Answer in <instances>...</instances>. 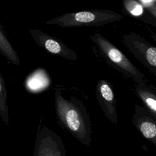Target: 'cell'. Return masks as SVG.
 Wrapping results in <instances>:
<instances>
[{"label": "cell", "instance_id": "obj_1", "mask_svg": "<svg viewBox=\"0 0 156 156\" xmlns=\"http://www.w3.org/2000/svg\"><path fill=\"white\" fill-rule=\"evenodd\" d=\"M55 108L60 125L85 146L91 142V122L83 102L76 97L64 98L59 90L55 91Z\"/></svg>", "mask_w": 156, "mask_h": 156}, {"label": "cell", "instance_id": "obj_2", "mask_svg": "<svg viewBox=\"0 0 156 156\" xmlns=\"http://www.w3.org/2000/svg\"><path fill=\"white\" fill-rule=\"evenodd\" d=\"M90 40L96 46L104 60L113 68L124 76L133 80L135 83L144 81V74L107 38L96 31L90 35Z\"/></svg>", "mask_w": 156, "mask_h": 156}, {"label": "cell", "instance_id": "obj_3", "mask_svg": "<svg viewBox=\"0 0 156 156\" xmlns=\"http://www.w3.org/2000/svg\"><path fill=\"white\" fill-rule=\"evenodd\" d=\"M122 18V15L112 10L91 9L65 13L43 23L46 24H56L62 27L99 26Z\"/></svg>", "mask_w": 156, "mask_h": 156}, {"label": "cell", "instance_id": "obj_4", "mask_svg": "<svg viewBox=\"0 0 156 156\" xmlns=\"http://www.w3.org/2000/svg\"><path fill=\"white\" fill-rule=\"evenodd\" d=\"M122 41L127 49L151 72L156 75V47L141 35L134 32L122 34Z\"/></svg>", "mask_w": 156, "mask_h": 156}, {"label": "cell", "instance_id": "obj_5", "mask_svg": "<svg viewBox=\"0 0 156 156\" xmlns=\"http://www.w3.org/2000/svg\"><path fill=\"white\" fill-rule=\"evenodd\" d=\"M33 156H66L61 137L46 126L39 128Z\"/></svg>", "mask_w": 156, "mask_h": 156}, {"label": "cell", "instance_id": "obj_6", "mask_svg": "<svg viewBox=\"0 0 156 156\" xmlns=\"http://www.w3.org/2000/svg\"><path fill=\"white\" fill-rule=\"evenodd\" d=\"M29 32L36 44L49 54L60 56L69 60L76 61L77 60L76 53L59 39L38 29H30Z\"/></svg>", "mask_w": 156, "mask_h": 156}, {"label": "cell", "instance_id": "obj_7", "mask_svg": "<svg viewBox=\"0 0 156 156\" xmlns=\"http://www.w3.org/2000/svg\"><path fill=\"white\" fill-rule=\"evenodd\" d=\"M95 94L105 117L116 124L118 122L116 101L112 85L105 79L99 80L96 85Z\"/></svg>", "mask_w": 156, "mask_h": 156}, {"label": "cell", "instance_id": "obj_8", "mask_svg": "<svg viewBox=\"0 0 156 156\" xmlns=\"http://www.w3.org/2000/svg\"><path fill=\"white\" fill-rule=\"evenodd\" d=\"M132 122L145 138L156 146V119L144 106L135 105Z\"/></svg>", "mask_w": 156, "mask_h": 156}, {"label": "cell", "instance_id": "obj_9", "mask_svg": "<svg viewBox=\"0 0 156 156\" xmlns=\"http://www.w3.org/2000/svg\"><path fill=\"white\" fill-rule=\"evenodd\" d=\"M133 90L144 107L156 119V89L144 80L135 83Z\"/></svg>", "mask_w": 156, "mask_h": 156}, {"label": "cell", "instance_id": "obj_10", "mask_svg": "<svg viewBox=\"0 0 156 156\" xmlns=\"http://www.w3.org/2000/svg\"><path fill=\"white\" fill-rule=\"evenodd\" d=\"M122 9L127 15L156 28V19L139 1H124L122 2Z\"/></svg>", "mask_w": 156, "mask_h": 156}, {"label": "cell", "instance_id": "obj_11", "mask_svg": "<svg viewBox=\"0 0 156 156\" xmlns=\"http://www.w3.org/2000/svg\"><path fill=\"white\" fill-rule=\"evenodd\" d=\"M0 53L10 62L18 65L20 60L18 53L10 42L4 30L0 24Z\"/></svg>", "mask_w": 156, "mask_h": 156}, {"label": "cell", "instance_id": "obj_12", "mask_svg": "<svg viewBox=\"0 0 156 156\" xmlns=\"http://www.w3.org/2000/svg\"><path fill=\"white\" fill-rule=\"evenodd\" d=\"M0 116L5 124H9V107L7 104V91L4 78L0 72Z\"/></svg>", "mask_w": 156, "mask_h": 156}, {"label": "cell", "instance_id": "obj_13", "mask_svg": "<svg viewBox=\"0 0 156 156\" xmlns=\"http://www.w3.org/2000/svg\"><path fill=\"white\" fill-rule=\"evenodd\" d=\"M139 1L156 19V0L155 1L140 0Z\"/></svg>", "mask_w": 156, "mask_h": 156}, {"label": "cell", "instance_id": "obj_14", "mask_svg": "<svg viewBox=\"0 0 156 156\" xmlns=\"http://www.w3.org/2000/svg\"><path fill=\"white\" fill-rule=\"evenodd\" d=\"M149 37L154 41L156 42V32L152 31V30H149Z\"/></svg>", "mask_w": 156, "mask_h": 156}]
</instances>
